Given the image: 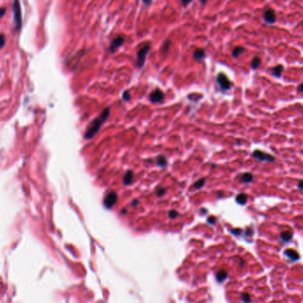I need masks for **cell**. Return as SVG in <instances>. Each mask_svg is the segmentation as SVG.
<instances>
[{
	"mask_svg": "<svg viewBox=\"0 0 303 303\" xmlns=\"http://www.w3.org/2000/svg\"><path fill=\"white\" fill-rule=\"evenodd\" d=\"M109 114H110V108L109 107L105 108V110L102 112L100 116L97 119L93 120L91 122L90 126L88 127V129H87L85 134H84V138L85 139H92L99 132L103 122L106 121L107 118L109 117Z\"/></svg>",
	"mask_w": 303,
	"mask_h": 303,
	"instance_id": "cell-1",
	"label": "cell"
},
{
	"mask_svg": "<svg viewBox=\"0 0 303 303\" xmlns=\"http://www.w3.org/2000/svg\"><path fill=\"white\" fill-rule=\"evenodd\" d=\"M13 20L15 24V29L20 31L22 27V17H21V8L19 0H13Z\"/></svg>",
	"mask_w": 303,
	"mask_h": 303,
	"instance_id": "cell-2",
	"label": "cell"
},
{
	"mask_svg": "<svg viewBox=\"0 0 303 303\" xmlns=\"http://www.w3.org/2000/svg\"><path fill=\"white\" fill-rule=\"evenodd\" d=\"M151 49V44L150 43H146L145 44L142 48H140L138 50V53H137V67L138 68L143 67V66L146 63V56L149 52Z\"/></svg>",
	"mask_w": 303,
	"mask_h": 303,
	"instance_id": "cell-3",
	"label": "cell"
},
{
	"mask_svg": "<svg viewBox=\"0 0 303 303\" xmlns=\"http://www.w3.org/2000/svg\"><path fill=\"white\" fill-rule=\"evenodd\" d=\"M117 200H118V195H117V193H114V192H110L109 193H107L106 196L105 197L104 205H105V207L107 209H110V208H112L116 204Z\"/></svg>",
	"mask_w": 303,
	"mask_h": 303,
	"instance_id": "cell-4",
	"label": "cell"
},
{
	"mask_svg": "<svg viewBox=\"0 0 303 303\" xmlns=\"http://www.w3.org/2000/svg\"><path fill=\"white\" fill-rule=\"evenodd\" d=\"M253 155L255 157L256 159H258L259 161H269V162H273L275 161V157L271 154H269V153H266L262 151H260V150H255L254 151L253 153Z\"/></svg>",
	"mask_w": 303,
	"mask_h": 303,
	"instance_id": "cell-5",
	"label": "cell"
},
{
	"mask_svg": "<svg viewBox=\"0 0 303 303\" xmlns=\"http://www.w3.org/2000/svg\"><path fill=\"white\" fill-rule=\"evenodd\" d=\"M216 80H217L218 84L220 85V87L222 88V90H223V91H227V90H229L230 88V86H231V83H230V81L229 80V78H228L224 74L222 73L219 74L217 75Z\"/></svg>",
	"mask_w": 303,
	"mask_h": 303,
	"instance_id": "cell-6",
	"label": "cell"
},
{
	"mask_svg": "<svg viewBox=\"0 0 303 303\" xmlns=\"http://www.w3.org/2000/svg\"><path fill=\"white\" fill-rule=\"evenodd\" d=\"M124 41H125V38L122 36H118L115 38H114L111 42L110 46H109L110 53H114L116 52V50L124 44Z\"/></svg>",
	"mask_w": 303,
	"mask_h": 303,
	"instance_id": "cell-7",
	"label": "cell"
},
{
	"mask_svg": "<svg viewBox=\"0 0 303 303\" xmlns=\"http://www.w3.org/2000/svg\"><path fill=\"white\" fill-rule=\"evenodd\" d=\"M149 99L151 102L153 103H158V102H161L164 99V93L161 92V90L156 89L153 92L150 94Z\"/></svg>",
	"mask_w": 303,
	"mask_h": 303,
	"instance_id": "cell-8",
	"label": "cell"
},
{
	"mask_svg": "<svg viewBox=\"0 0 303 303\" xmlns=\"http://www.w3.org/2000/svg\"><path fill=\"white\" fill-rule=\"evenodd\" d=\"M264 19L269 23H274L276 20V15L272 9H268L264 13Z\"/></svg>",
	"mask_w": 303,
	"mask_h": 303,
	"instance_id": "cell-9",
	"label": "cell"
},
{
	"mask_svg": "<svg viewBox=\"0 0 303 303\" xmlns=\"http://www.w3.org/2000/svg\"><path fill=\"white\" fill-rule=\"evenodd\" d=\"M285 254L289 259H291L292 261H294V262L299 260V258H300L299 254L295 250H294V249H287V250H285Z\"/></svg>",
	"mask_w": 303,
	"mask_h": 303,
	"instance_id": "cell-10",
	"label": "cell"
},
{
	"mask_svg": "<svg viewBox=\"0 0 303 303\" xmlns=\"http://www.w3.org/2000/svg\"><path fill=\"white\" fill-rule=\"evenodd\" d=\"M205 56H206V52L202 48H199V49L195 50L193 52V58L196 60H201L205 58Z\"/></svg>",
	"mask_w": 303,
	"mask_h": 303,
	"instance_id": "cell-11",
	"label": "cell"
},
{
	"mask_svg": "<svg viewBox=\"0 0 303 303\" xmlns=\"http://www.w3.org/2000/svg\"><path fill=\"white\" fill-rule=\"evenodd\" d=\"M133 178H134V174H133V172L130 171V170H129V171H127V173L125 174L124 177H123V183H124L125 185H129V184H130L132 183Z\"/></svg>",
	"mask_w": 303,
	"mask_h": 303,
	"instance_id": "cell-12",
	"label": "cell"
},
{
	"mask_svg": "<svg viewBox=\"0 0 303 303\" xmlns=\"http://www.w3.org/2000/svg\"><path fill=\"white\" fill-rule=\"evenodd\" d=\"M236 201L238 202L239 204H240V205H245L247 203V194H245V193H240V194H239L237 196V198H236Z\"/></svg>",
	"mask_w": 303,
	"mask_h": 303,
	"instance_id": "cell-13",
	"label": "cell"
},
{
	"mask_svg": "<svg viewBox=\"0 0 303 303\" xmlns=\"http://www.w3.org/2000/svg\"><path fill=\"white\" fill-rule=\"evenodd\" d=\"M170 46H171V42H170V40H168V39L166 40L165 42L163 43V45H161V52L163 53V54H166V53L168 52Z\"/></svg>",
	"mask_w": 303,
	"mask_h": 303,
	"instance_id": "cell-14",
	"label": "cell"
},
{
	"mask_svg": "<svg viewBox=\"0 0 303 303\" xmlns=\"http://www.w3.org/2000/svg\"><path fill=\"white\" fill-rule=\"evenodd\" d=\"M241 181L244 182V183H251L254 179V175L251 174V173H245L241 175L240 177Z\"/></svg>",
	"mask_w": 303,
	"mask_h": 303,
	"instance_id": "cell-15",
	"label": "cell"
},
{
	"mask_svg": "<svg viewBox=\"0 0 303 303\" xmlns=\"http://www.w3.org/2000/svg\"><path fill=\"white\" fill-rule=\"evenodd\" d=\"M292 237H293V233L291 231L287 230V231H283L281 233V239H283L285 242H288L289 240H291Z\"/></svg>",
	"mask_w": 303,
	"mask_h": 303,
	"instance_id": "cell-16",
	"label": "cell"
},
{
	"mask_svg": "<svg viewBox=\"0 0 303 303\" xmlns=\"http://www.w3.org/2000/svg\"><path fill=\"white\" fill-rule=\"evenodd\" d=\"M245 52V49L243 48V47H240V46H238V47H236V48H234V50H233V52H232V56L234 57V58H238L242 52Z\"/></svg>",
	"mask_w": 303,
	"mask_h": 303,
	"instance_id": "cell-17",
	"label": "cell"
},
{
	"mask_svg": "<svg viewBox=\"0 0 303 303\" xmlns=\"http://www.w3.org/2000/svg\"><path fill=\"white\" fill-rule=\"evenodd\" d=\"M282 71H283V66H281V65L276 66V67H275L272 69V73H273V74H274L275 76H276V77H279V76L281 75Z\"/></svg>",
	"mask_w": 303,
	"mask_h": 303,
	"instance_id": "cell-18",
	"label": "cell"
},
{
	"mask_svg": "<svg viewBox=\"0 0 303 303\" xmlns=\"http://www.w3.org/2000/svg\"><path fill=\"white\" fill-rule=\"evenodd\" d=\"M157 164L160 167H165L167 164V159L164 155H160L157 158Z\"/></svg>",
	"mask_w": 303,
	"mask_h": 303,
	"instance_id": "cell-19",
	"label": "cell"
},
{
	"mask_svg": "<svg viewBox=\"0 0 303 303\" xmlns=\"http://www.w3.org/2000/svg\"><path fill=\"white\" fill-rule=\"evenodd\" d=\"M261 65V59L259 57H254L252 60V64H251V67L253 69H256L260 67Z\"/></svg>",
	"mask_w": 303,
	"mask_h": 303,
	"instance_id": "cell-20",
	"label": "cell"
},
{
	"mask_svg": "<svg viewBox=\"0 0 303 303\" xmlns=\"http://www.w3.org/2000/svg\"><path fill=\"white\" fill-rule=\"evenodd\" d=\"M217 279H218V281H220V282H222V281H223L226 277H227V272L225 271V270H220L218 273H217Z\"/></svg>",
	"mask_w": 303,
	"mask_h": 303,
	"instance_id": "cell-21",
	"label": "cell"
},
{
	"mask_svg": "<svg viewBox=\"0 0 303 303\" xmlns=\"http://www.w3.org/2000/svg\"><path fill=\"white\" fill-rule=\"evenodd\" d=\"M204 184H205V179L202 178V179H200L199 181H197V182L194 184L193 187H194L195 189H200L201 187L204 186Z\"/></svg>",
	"mask_w": 303,
	"mask_h": 303,
	"instance_id": "cell-22",
	"label": "cell"
},
{
	"mask_svg": "<svg viewBox=\"0 0 303 303\" xmlns=\"http://www.w3.org/2000/svg\"><path fill=\"white\" fill-rule=\"evenodd\" d=\"M242 300L244 301V302L247 303L251 301V297L248 294H242Z\"/></svg>",
	"mask_w": 303,
	"mask_h": 303,
	"instance_id": "cell-23",
	"label": "cell"
},
{
	"mask_svg": "<svg viewBox=\"0 0 303 303\" xmlns=\"http://www.w3.org/2000/svg\"><path fill=\"white\" fill-rule=\"evenodd\" d=\"M5 44V36L3 34H1L0 35V51L4 47Z\"/></svg>",
	"mask_w": 303,
	"mask_h": 303,
	"instance_id": "cell-24",
	"label": "cell"
},
{
	"mask_svg": "<svg viewBox=\"0 0 303 303\" xmlns=\"http://www.w3.org/2000/svg\"><path fill=\"white\" fill-rule=\"evenodd\" d=\"M168 215H169V217H170L171 219H174L175 217H177L178 213L176 211H175V210H171V211L168 213Z\"/></svg>",
	"mask_w": 303,
	"mask_h": 303,
	"instance_id": "cell-25",
	"label": "cell"
},
{
	"mask_svg": "<svg viewBox=\"0 0 303 303\" xmlns=\"http://www.w3.org/2000/svg\"><path fill=\"white\" fill-rule=\"evenodd\" d=\"M122 98H123L124 100L126 101H129V99H130V95H129V93L128 91L123 92V94H122Z\"/></svg>",
	"mask_w": 303,
	"mask_h": 303,
	"instance_id": "cell-26",
	"label": "cell"
},
{
	"mask_svg": "<svg viewBox=\"0 0 303 303\" xmlns=\"http://www.w3.org/2000/svg\"><path fill=\"white\" fill-rule=\"evenodd\" d=\"M166 193L165 189H162V188H159V190L157 191V196H162L164 193Z\"/></svg>",
	"mask_w": 303,
	"mask_h": 303,
	"instance_id": "cell-27",
	"label": "cell"
},
{
	"mask_svg": "<svg viewBox=\"0 0 303 303\" xmlns=\"http://www.w3.org/2000/svg\"><path fill=\"white\" fill-rule=\"evenodd\" d=\"M192 1H193V0H181L182 5H183V6H184V7H186V6H187Z\"/></svg>",
	"mask_w": 303,
	"mask_h": 303,
	"instance_id": "cell-28",
	"label": "cell"
},
{
	"mask_svg": "<svg viewBox=\"0 0 303 303\" xmlns=\"http://www.w3.org/2000/svg\"><path fill=\"white\" fill-rule=\"evenodd\" d=\"M143 3H144L146 5H147V6H149L150 5H152L153 0H143Z\"/></svg>",
	"mask_w": 303,
	"mask_h": 303,
	"instance_id": "cell-29",
	"label": "cell"
},
{
	"mask_svg": "<svg viewBox=\"0 0 303 303\" xmlns=\"http://www.w3.org/2000/svg\"><path fill=\"white\" fill-rule=\"evenodd\" d=\"M5 13V8H0V19L2 18Z\"/></svg>",
	"mask_w": 303,
	"mask_h": 303,
	"instance_id": "cell-30",
	"label": "cell"
},
{
	"mask_svg": "<svg viewBox=\"0 0 303 303\" xmlns=\"http://www.w3.org/2000/svg\"><path fill=\"white\" fill-rule=\"evenodd\" d=\"M207 222H208L209 223L213 224V223H215V217H209V218L207 219Z\"/></svg>",
	"mask_w": 303,
	"mask_h": 303,
	"instance_id": "cell-31",
	"label": "cell"
},
{
	"mask_svg": "<svg viewBox=\"0 0 303 303\" xmlns=\"http://www.w3.org/2000/svg\"><path fill=\"white\" fill-rule=\"evenodd\" d=\"M298 187L301 190V191H303V180H301V181H300L299 182V184H298Z\"/></svg>",
	"mask_w": 303,
	"mask_h": 303,
	"instance_id": "cell-32",
	"label": "cell"
},
{
	"mask_svg": "<svg viewBox=\"0 0 303 303\" xmlns=\"http://www.w3.org/2000/svg\"><path fill=\"white\" fill-rule=\"evenodd\" d=\"M232 233H234V234H236V235H239V234H240V233H241V230H239V229H237V230H232Z\"/></svg>",
	"mask_w": 303,
	"mask_h": 303,
	"instance_id": "cell-33",
	"label": "cell"
},
{
	"mask_svg": "<svg viewBox=\"0 0 303 303\" xmlns=\"http://www.w3.org/2000/svg\"><path fill=\"white\" fill-rule=\"evenodd\" d=\"M247 235L249 236V237L252 236V235H253V230H251V229H248V230H247Z\"/></svg>",
	"mask_w": 303,
	"mask_h": 303,
	"instance_id": "cell-34",
	"label": "cell"
},
{
	"mask_svg": "<svg viewBox=\"0 0 303 303\" xmlns=\"http://www.w3.org/2000/svg\"><path fill=\"white\" fill-rule=\"evenodd\" d=\"M298 91H299V92H303V83H301V84L298 87Z\"/></svg>",
	"mask_w": 303,
	"mask_h": 303,
	"instance_id": "cell-35",
	"label": "cell"
},
{
	"mask_svg": "<svg viewBox=\"0 0 303 303\" xmlns=\"http://www.w3.org/2000/svg\"><path fill=\"white\" fill-rule=\"evenodd\" d=\"M131 205H132V206H137V205H138V200H133V202H132Z\"/></svg>",
	"mask_w": 303,
	"mask_h": 303,
	"instance_id": "cell-36",
	"label": "cell"
},
{
	"mask_svg": "<svg viewBox=\"0 0 303 303\" xmlns=\"http://www.w3.org/2000/svg\"><path fill=\"white\" fill-rule=\"evenodd\" d=\"M200 1L202 5H206V3L207 2V0H200Z\"/></svg>",
	"mask_w": 303,
	"mask_h": 303,
	"instance_id": "cell-37",
	"label": "cell"
},
{
	"mask_svg": "<svg viewBox=\"0 0 303 303\" xmlns=\"http://www.w3.org/2000/svg\"><path fill=\"white\" fill-rule=\"evenodd\" d=\"M126 213H127V210H126V209H124V210L121 211V214H126Z\"/></svg>",
	"mask_w": 303,
	"mask_h": 303,
	"instance_id": "cell-38",
	"label": "cell"
}]
</instances>
